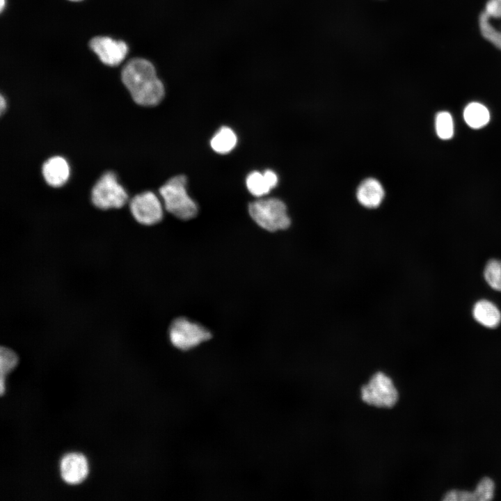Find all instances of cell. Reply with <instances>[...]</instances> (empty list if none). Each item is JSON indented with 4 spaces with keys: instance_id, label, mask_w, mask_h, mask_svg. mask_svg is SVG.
Returning a JSON list of instances; mask_svg holds the SVG:
<instances>
[{
    "instance_id": "cell-1",
    "label": "cell",
    "mask_w": 501,
    "mask_h": 501,
    "mask_svg": "<svg viewBox=\"0 0 501 501\" xmlns=\"http://www.w3.org/2000/svg\"><path fill=\"white\" fill-rule=\"evenodd\" d=\"M121 79L137 104L156 106L164 97V86L154 66L145 58L129 60L122 70Z\"/></svg>"
},
{
    "instance_id": "cell-2",
    "label": "cell",
    "mask_w": 501,
    "mask_h": 501,
    "mask_svg": "<svg viewBox=\"0 0 501 501\" xmlns=\"http://www.w3.org/2000/svg\"><path fill=\"white\" fill-rule=\"evenodd\" d=\"M186 177L176 175L159 189L166 209L182 220H190L198 214V206L186 192Z\"/></svg>"
},
{
    "instance_id": "cell-3",
    "label": "cell",
    "mask_w": 501,
    "mask_h": 501,
    "mask_svg": "<svg viewBox=\"0 0 501 501\" xmlns=\"http://www.w3.org/2000/svg\"><path fill=\"white\" fill-rule=\"evenodd\" d=\"M248 212L260 228L269 232L286 230L291 224L285 204L278 198L252 202L248 205Z\"/></svg>"
},
{
    "instance_id": "cell-4",
    "label": "cell",
    "mask_w": 501,
    "mask_h": 501,
    "mask_svg": "<svg viewBox=\"0 0 501 501\" xmlns=\"http://www.w3.org/2000/svg\"><path fill=\"white\" fill-rule=\"evenodd\" d=\"M362 401L367 405L388 409L394 407L399 400V392L392 378L383 372L374 373L360 390Z\"/></svg>"
},
{
    "instance_id": "cell-5",
    "label": "cell",
    "mask_w": 501,
    "mask_h": 501,
    "mask_svg": "<svg viewBox=\"0 0 501 501\" xmlns=\"http://www.w3.org/2000/svg\"><path fill=\"white\" fill-rule=\"evenodd\" d=\"M127 199L126 191L113 172L103 174L92 189V202L101 209L121 208L127 203Z\"/></svg>"
},
{
    "instance_id": "cell-6",
    "label": "cell",
    "mask_w": 501,
    "mask_h": 501,
    "mask_svg": "<svg viewBox=\"0 0 501 501\" xmlns=\"http://www.w3.org/2000/svg\"><path fill=\"white\" fill-rule=\"evenodd\" d=\"M168 336L176 348L186 351L211 338V333L201 324L186 317H178L171 323Z\"/></svg>"
},
{
    "instance_id": "cell-7",
    "label": "cell",
    "mask_w": 501,
    "mask_h": 501,
    "mask_svg": "<svg viewBox=\"0 0 501 501\" xmlns=\"http://www.w3.org/2000/svg\"><path fill=\"white\" fill-rule=\"evenodd\" d=\"M129 209L140 224L152 225L163 218V208L158 197L152 191L136 195L129 202Z\"/></svg>"
},
{
    "instance_id": "cell-8",
    "label": "cell",
    "mask_w": 501,
    "mask_h": 501,
    "mask_svg": "<svg viewBox=\"0 0 501 501\" xmlns=\"http://www.w3.org/2000/svg\"><path fill=\"white\" fill-rule=\"evenodd\" d=\"M89 47L103 63L109 66L119 65L128 52V47L124 41L107 36L93 38Z\"/></svg>"
},
{
    "instance_id": "cell-9",
    "label": "cell",
    "mask_w": 501,
    "mask_h": 501,
    "mask_svg": "<svg viewBox=\"0 0 501 501\" xmlns=\"http://www.w3.org/2000/svg\"><path fill=\"white\" fill-rule=\"evenodd\" d=\"M63 479L70 484L81 482L88 473L86 457L79 453H70L63 456L60 466Z\"/></svg>"
},
{
    "instance_id": "cell-10",
    "label": "cell",
    "mask_w": 501,
    "mask_h": 501,
    "mask_svg": "<svg viewBox=\"0 0 501 501\" xmlns=\"http://www.w3.org/2000/svg\"><path fill=\"white\" fill-rule=\"evenodd\" d=\"M42 173L49 185L60 187L65 184L69 178L70 167L63 157L54 156L43 164Z\"/></svg>"
},
{
    "instance_id": "cell-11",
    "label": "cell",
    "mask_w": 501,
    "mask_h": 501,
    "mask_svg": "<svg viewBox=\"0 0 501 501\" xmlns=\"http://www.w3.org/2000/svg\"><path fill=\"white\" fill-rule=\"evenodd\" d=\"M358 202L365 207H378L384 198V189L381 184L374 178H367L359 185L357 193Z\"/></svg>"
},
{
    "instance_id": "cell-12",
    "label": "cell",
    "mask_w": 501,
    "mask_h": 501,
    "mask_svg": "<svg viewBox=\"0 0 501 501\" xmlns=\"http://www.w3.org/2000/svg\"><path fill=\"white\" fill-rule=\"evenodd\" d=\"M277 175L271 170L264 173L251 172L246 177V183L249 192L256 197L267 194L278 184Z\"/></svg>"
},
{
    "instance_id": "cell-13",
    "label": "cell",
    "mask_w": 501,
    "mask_h": 501,
    "mask_svg": "<svg viewBox=\"0 0 501 501\" xmlns=\"http://www.w3.org/2000/svg\"><path fill=\"white\" fill-rule=\"evenodd\" d=\"M472 315L477 322L487 328H495L501 322L500 311L487 300L477 301L474 305Z\"/></svg>"
},
{
    "instance_id": "cell-14",
    "label": "cell",
    "mask_w": 501,
    "mask_h": 501,
    "mask_svg": "<svg viewBox=\"0 0 501 501\" xmlns=\"http://www.w3.org/2000/svg\"><path fill=\"white\" fill-rule=\"evenodd\" d=\"M466 123L472 129H481L490 121L488 109L480 102H472L466 105L463 113Z\"/></svg>"
},
{
    "instance_id": "cell-15",
    "label": "cell",
    "mask_w": 501,
    "mask_h": 501,
    "mask_svg": "<svg viewBox=\"0 0 501 501\" xmlns=\"http://www.w3.org/2000/svg\"><path fill=\"white\" fill-rule=\"evenodd\" d=\"M237 141L234 131L228 127H222L211 139L210 145L214 151L224 154L234 148Z\"/></svg>"
},
{
    "instance_id": "cell-16",
    "label": "cell",
    "mask_w": 501,
    "mask_h": 501,
    "mask_svg": "<svg viewBox=\"0 0 501 501\" xmlns=\"http://www.w3.org/2000/svg\"><path fill=\"white\" fill-rule=\"evenodd\" d=\"M491 20L492 19L482 11L478 20L479 31L486 40L501 50V29L496 28Z\"/></svg>"
},
{
    "instance_id": "cell-17",
    "label": "cell",
    "mask_w": 501,
    "mask_h": 501,
    "mask_svg": "<svg viewBox=\"0 0 501 501\" xmlns=\"http://www.w3.org/2000/svg\"><path fill=\"white\" fill-rule=\"evenodd\" d=\"M435 128L439 138L451 139L454 136V121L452 115L445 111L438 112L436 116Z\"/></svg>"
},
{
    "instance_id": "cell-18",
    "label": "cell",
    "mask_w": 501,
    "mask_h": 501,
    "mask_svg": "<svg viewBox=\"0 0 501 501\" xmlns=\"http://www.w3.org/2000/svg\"><path fill=\"white\" fill-rule=\"evenodd\" d=\"M484 276L491 288L501 292V260H490L485 266Z\"/></svg>"
},
{
    "instance_id": "cell-19",
    "label": "cell",
    "mask_w": 501,
    "mask_h": 501,
    "mask_svg": "<svg viewBox=\"0 0 501 501\" xmlns=\"http://www.w3.org/2000/svg\"><path fill=\"white\" fill-rule=\"evenodd\" d=\"M18 357L11 349L2 347L0 351L1 385L4 386L3 375L12 370L17 364Z\"/></svg>"
},
{
    "instance_id": "cell-20",
    "label": "cell",
    "mask_w": 501,
    "mask_h": 501,
    "mask_svg": "<svg viewBox=\"0 0 501 501\" xmlns=\"http://www.w3.org/2000/svg\"><path fill=\"white\" fill-rule=\"evenodd\" d=\"M495 484L489 477L483 478L473 491L475 500L484 501L493 499Z\"/></svg>"
},
{
    "instance_id": "cell-21",
    "label": "cell",
    "mask_w": 501,
    "mask_h": 501,
    "mask_svg": "<svg viewBox=\"0 0 501 501\" xmlns=\"http://www.w3.org/2000/svg\"><path fill=\"white\" fill-rule=\"evenodd\" d=\"M457 500H475L473 492L467 491H457Z\"/></svg>"
},
{
    "instance_id": "cell-22",
    "label": "cell",
    "mask_w": 501,
    "mask_h": 501,
    "mask_svg": "<svg viewBox=\"0 0 501 501\" xmlns=\"http://www.w3.org/2000/svg\"><path fill=\"white\" fill-rule=\"evenodd\" d=\"M445 501H456L457 500V490H450L447 491L443 498Z\"/></svg>"
},
{
    "instance_id": "cell-23",
    "label": "cell",
    "mask_w": 501,
    "mask_h": 501,
    "mask_svg": "<svg viewBox=\"0 0 501 501\" xmlns=\"http://www.w3.org/2000/svg\"><path fill=\"white\" fill-rule=\"evenodd\" d=\"M6 109V101L3 96L1 95L0 97V111L2 115Z\"/></svg>"
},
{
    "instance_id": "cell-24",
    "label": "cell",
    "mask_w": 501,
    "mask_h": 501,
    "mask_svg": "<svg viewBox=\"0 0 501 501\" xmlns=\"http://www.w3.org/2000/svg\"><path fill=\"white\" fill-rule=\"evenodd\" d=\"M5 5H6V0H1L0 1V8H1V12L3 10Z\"/></svg>"
},
{
    "instance_id": "cell-25",
    "label": "cell",
    "mask_w": 501,
    "mask_h": 501,
    "mask_svg": "<svg viewBox=\"0 0 501 501\" xmlns=\"http://www.w3.org/2000/svg\"><path fill=\"white\" fill-rule=\"evenodd\" d=\"M70 1H81V0H70Z\"/></svg>"
},
{
    "instance_id": "cell-26",
    "label": "cell",
    "mask_w": 501,
    "mask_h": 501,
    "mask_svg": "<svg viewBox=\"0 0 501 501\" xmlns=\"http://www.w3.org/2000/svg\"><path fill=\"white\" fill-rule=\"evenodd\" d=\"M500 29H501V28H500Z\"/></svg>"
}]
</instances>
